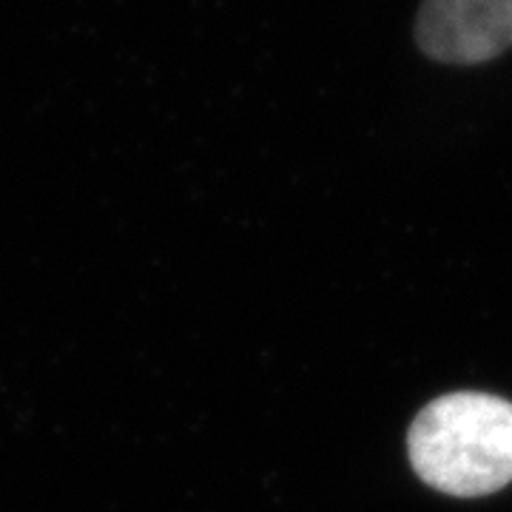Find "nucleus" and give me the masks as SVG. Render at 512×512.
<instances>
[{"mask_svg":"<svg viewBox=\"0 0 512 512\" xmlns=\"http://www.w3.org/2000/svg\"><path fill=\"white\" fill-rule=\"evenodd\" d=\"M410 461L447 495H490L512 481V404L487 393H450L410 427Z\"/></svg>","mask_w":512,"mask_h":512,"instance_id":"nucleus-1","label":"nucleus"},{"mask_svg":"<svg viewBox=\"0 0 512 512\" xmlns=\"http://www.w3.org/2000/svg\"><path fill=\"white\" fill-rule=\"evenodd\" d=\"M413 43L439 66H487L512 49V0H421Z\"/></svg>","mask_w":512,"mask_h":512,"instance_id":"nucleus-2","label":"nucleus"}]
</instances>
